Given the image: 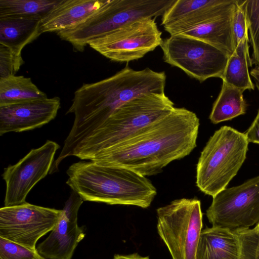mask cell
Wrapping results in <instances>:
<instances>
[{
    "label": "cell",
    "mask_w": 259,
    "mask_h": 259,
    "mask_svg": "<svg viewBox=\"0 0 259 259\" xmlns=\"http://www.w3.org/2000/svg\"><path fill=\"white\" fill-rule=\"evenodd\" d=\"M199 125L194 112L175 107L133 137L90 160L124 167L145 177L155 175L194 150Z\"/></svg>",
    "instance_id": "6da1fadb"
},
{
    "label": "cell",
    "mask_w": 259,
    "mask_h": 259,
    "mask_svg": "<svg viewBox=\"0 0 259 259\" xmlns=\"http://www.w3.org/2000/svg\"><path fill=\"white\" fill-rule=\"evenodd\" d=\"M166 78L164 71L135 70L126 65L110 77L83 84L66 113H73L74 120L53 168L58 170L70 152L123 104L144 93H164Z\"/></svg>",
    "instance_id": "7a4b0ae2"
},
{
    "label": "cell",
    "mask_w": 259,
    "mask_h": 259,
    "mask_svg": "<svg viewBox=\"0 0 259 259\" xmlns=\"http://www.w3.org/2000/svg\"><path fill=\"white\" fill-rule=\"evenodd\" d=\"M66 173V184L83 201L146 208L157 194L146 177L122 167L80 160L72 163Z\"/></svg>",
    "instance_id": "3957f363"
},
{
    "label": "cell",
    "mask_w": 259,
    "mask_h": 259,
    "mask_svg": "<svg viewBox=\"0 0 259 259\" xmlns=\"http://www.w3.org/2000/svg\"><path fill=\"white\" fill-rule=\"evenodd\" d=\"M174 103L164 93L142 94L126 102L102 124L81 141L68 154L92 160L138 134L169 114Z\"/></svg>",
    "instance_id": "277c9868"
},
{
    "label": "cell",
    "mask_w": 259,
    "mask_h": 259,
    "mask_svg": "<svg viewBox=\"0 0 259 259\" xmlns=\"http://www.w3.org/2000/svg\"><path fill=\"white\" fill-rule=\"evenodd\" d=\"M248 142L244 133L223 126L210 137L200 153L196 184L212 197L226 188L243 164Z\"/></svg>",
    "instance_id": "5b68a950"
},
{
    "label": "cell",
    "mask_w": 259,
    "mask_h": 259,
    "mask_svg": "<svg viewBox=\"0 0 259 259\" xmlns=\"http://www.w3.org/2000/svg\"><path fill=\"white\" fill-rule=\"evenodd\" d=\"M175 0H107L79 24L57 32L63 40L82 52L91 41L143 18L162 16Z\"/></svg>",
    "instance_id": "8992f818"
},
{
    "label": "cell",
    "mask_w": 259,
    "mask_h": 259,
    "mask_svg": "<svg viewBox=\"0 0 259 259\" xmlns=\"http://www.w3.org/2000/svg\"><path fill=\"white\" fill-rule=\"evenodd\" d=\"M157 229L172 259H195L203 226L201 202L176 199L156 210Z\"/></svg>",
    "instance_id": "52a82bcc"
},
{
    "label": "cell",
    "mask_w": 259,
    "mask_h": 259,
    "mask_svg": "<svg viewBox=\"0 0 259 259\" xmlns=\"http://www.w3.org/2000/svg\"><path fill=\"white\" fill-rule=\"evenodd\" d=\"M164 61L200 82L222 78L229 56L202 40L181 34L170 35L160 45Z\"/></svg>",
    "instance_id": "ba28073f"
},
{
    "label": "cell",
    "mask_w": 259,
    "mask_h": 259,
    "mask_svg": "<svg viewBox=\"0 0 259 259\" xmlns=\"http://www.w3.org/2000/svg\"><path fill=\"white\" fill-rule=\"evenodd\" d=\"M161 34L155 19L143 18L97 38L88 45L113 61L128 62L160 46Z\"/></svg>",
    "instance_id": "9c48e42d"
},
{
    "label": "cell",
    "mask_w": 259,
    "mask_h": 259,
    "mask_svg": "<svg viewBox=\"0 0 259 259\" xmlns=\"http://www.w3.org/2000/svg\"><path fill=\"white\" fill-rule=\"evenodd\" d=\"M206 214L212 227L234 231L257 225L259 223V176L218 193L212 197Z\"/></svg>",
    "instance_id": "30bf717a"
},
{
    "label": "cell",
    "mask_w": 259,
    "mask_h": 259,
    "mask_svg": "<svg viewBox=\"0 0 259 259\" xmlns=\"http://www.w3.org/2000/svg\"><path fill=\"white\" fill-rule=\"evenodd\" d=\"M62 210L29 203L0 209V237L33 250L57 224Z\"/></svg>",
    "instance_id": "8fae6325"
},
{
    "label": "cell",
    "mask_w": 259,
    "mask_h": 259,
    "mask_svg": "<svg viewBox=\"0 0 259 259\" xmlns=\"http://www.w3.org/2000/svg\"><path fill=\"white\" fill-rule=\"evenodd\" d=\"M56 142L47 140L39 148L32 149L14 165L4 169L2 175L6 184L4 206L26 202V198L33 187L50 173L57 151Z\"/></svg>",
    "instance_id": "7c38bea8"
},
{
    "label": "cell",
    "mask_w": 259,
    "mask_h": 259,
    "mask_svg": "<svg viewBox=\"0 0 259 259\" xmlns=\"http://www.w3.org/2000/svg\"><path fill=\"white\" fill-rule=\"evenodd\" d=\"M83 200L72 191L62 210L59 220L49 235L36 246L45 259H71L85 234L78 225V212Z\"/></svg>",
    "instance_id": "4fadbf2b"
},
{
    "label": "cell",
    "mask_w": 259,
    "mask_h": 259,
    "mask_svg": "<svg viewBox=\"0 0 259 259\" xmlns=\"http://www.w3.org/2000/svg\"><path fill=\"white\" fill-rule=\"evenodd\" d=\"M60 105L54 97L0 105V136L41 127L56 117Z\"/></svg>",
    "instance_id": "5bb4252c"
},
{
    "label": "cell",
    "mask_w": 259,
    "mask_h": 259,
    "mask_svg": "<svg viewBox=\"0 0 259 259\" xmlns=\"http://www.w3.org/2000/svg\"><path fill=\"white\" fill-rule=\"evenodd\" d=\"M107 0H61L41 21L42 33L58 32L83 22Z\"/></svg>",
    "instance_id": "9a60e30c"
},
{
    "label": "cell",
    "mask_w": 259,
    "mask_h": 259,
    "mask_svg": "<svg viewBox=\"0 0 259 259\" xmlns=\"http://www.w3.org/2000/svg\"><path fill=\"white\" fill-rule=\"evenodd\" d=\"M234 13L180 29L170 35L181 34L202 40L230 57L236 48L233 28Z\"/></svg>",
    "instance_id": "2e32d148"
},
{
    "label": "cell",
    "mask_w": 259,
    "mask_h": 259,
    "mask_svg": "<svg viewBox=\"0 0 259 259\" xmlns=\"http://www.w3.org/2000/svg\"><path fill=\"white\" fill-rule=\"evenodd\" d=\"M241 244L236 231L211 227L202 230L195 259H240Z\"/></svg>",
    "instance_id": "e0dca14e"
},
{
    "label": "cell",
    "mask_w": 259,
    "mask_h": 259,
    "mask_svg": "<svg viewBox=\"0 0 259 259\" xmlns=\"http://www.w3.org/2000/svg\"><path fill=\"white\" fill-rule=\"evenodd\" d=\"M41 21L36 17L0 18V44L22 56V49L42 33Z\"/></svg>",
    "instance_id": "ac0fdd59"
},
{
    "label": "cell",
    "mask_w": 259,
    "mask_h": 259,
    "mask_svg": "<svg viewBox=\"0 0 259 259\" xmlns=\"http://www.w3.org/2000/svg\"><path fill=\"white\" fill-rule=\"evenodd\" d=\"M249 37L246 35L237 45L234 53L229 57L223 75V82L243 90H253L248 67L252 66L249 54Z\"/></svg>",
    "instance_id": "d6986e66"
},
{
    "label": "cell",
    "mask_w": 259,
    "mask_h": 259,
    "mask_svg": "<svg viewBox=\"0 0 259 259\" xmlns=\"http://www.w3.org/2000/svg\"><path fill=\"white\" fill-rule=\"evenodd\" d=\"M239 0H205L200 8L181 20L163 26L171 35L175 31L188 26L230 15L233 13Z\"/></svg>",
    "instance_id": "ffe728a7"
},
{
    "label": "cell",
    "mask_w": 259,
    "mask_h": 259,
    "mask_svg": "<svg viewBox=\"0 0 259 259\" xmlns=\"http://www.w3.org/2000/svg\"><path fill=\"white\" fill-rule=\"evenodd\" d=\"M244 91L223 82L221 92L214 102L209 118L214 124L231 120L246 112Z\"/></svg>",
    "instance_id": "44dd1931"
},
{
    "label": "cell",
    "mask_w": 259,
    "mask_h": 259,
    "mask_svg": "<svg viewBox=\"0 0 259 259\" xmlns=\"http://www.w3.org/2000/svg\"><path fill=\"white\" fill-rule=\"evenodd\" d=\"M47 96L22 75L0 78V105L47 98Z\"/></svg>",
    "instance_id": "7402d4cb"
},
{
    "label": "cell",
    "mask_w": 259,
    "mask_h": 259,
    "mask_svg": "<svg viewBox=\"0 0 259 259\" xmlns=\"http://www.w3.org/2000/svg\"><path fill=\"white\" fill-rule=\"evenodd\" d=\"M61 0H0V18L36 17L41 19Z\"/></svg>",
    "instance_id": "603a6c76"
},
{
    "label": "cell",
    "mask_w": 259,
    "mask_h": 259,
    "mask_svg": "<svg viewBox=\"0 0 259 259\" xmlns=\"http://www.w3.org/2000/svg\"><path fill=\"white\" fill-rule=\"evenodd\" d=\"M243 7L252 48V64L259 65V0H244Z\"/></svg>",
    "instance_id": "cb8c5ba5"
},
{
    "label": "cell",
    "mask_w": 259,
    "mask_h": 259,
    "mask_svg": "<svg viewBox=\"0 0 259 259\" xmlns=\"http://www.w3.org/2000/svg\"><path fill=\"white\" fill-rule=\"evenodd\" d=\"M33 250L0 237V259H44Z\"/></svg>",
    "instance_id": "d4e9b609"
},
{
    "label": "cell",
    "mask_w": 259,
    "mask_h": 259,
    "mask_svg": "<svg viewBox=\"0 0 259 259\" xmlns=\"http://www.w3.org/2000/svg\"><path fill=\"white\" fill-rule=\"evenodd\" d=\"M235 231L241 244L240 259H259V231L253 228Z\"/></svg>",
    "instance_id": "484cf974"
},
{
    "label": "cell",
    "mask_w": 259,
    "mask_h": 259,
    "mask_svg": "<svg viewBox=\"0 0 259 259\" xmlns=\"http://www.w3.org/2000/svg\"><path fill=\"white\" fill-rule=\"evenodd\" d=\"M24 61L7 46L0 44V78L15 75Z\"/></svg>",
    "instance_id": "4316f807"
},
{
    "label": "cell",
    "mask_w": 259,
    "mask_h": 259,
    "mask_svg": "<svg viewBox=\"0 0 259 259\" xmlns=\"http://www.w3.org/2000/svg\"><path fill=\"white\" fill-rule=\"evenodd\" d=\"M244 0H239L233 15V28L236 47L238 43L248 35V27L243 7Z\"/></svg>",
    "instance_id": "83f0119b"
},
{
    "label": "cell",
    "mask_w": 259,
    "mask_h": 259,
    "mask_svg": "<svg viewBox=\"0 0 259 259\" xmlns=\"http://www.w3.org/2000/svg\"><path fill=\"white\" fill-rule=\"evenodd\" d=\"M244 134L248 143L259 144V109L251 125Z\"/></svg>",
    "instance_id": "f1b7e54d"
},
{
    "label": "cell",
    "mask_w": 259,
    "mask_h": 259,
    "mask_svg": "<svg viewBox=\"0 0 259 259\" xmlns=\"http://www.w3.org/2000/svg\"><path fill=\"white\" fill-rule=\"evenodd\" d=\"M113 259H149V256H142L137 253L128 255H114Z\"/></svg>",
    "instance_id": "f546056e"
},
{
    "label": "cell",
    "mask_w": 259,
    "mask_h": 259,
    "mask_svg": "<svg viewBox=\"0 0 259 259\" xmlns=\"http://www.w3.org/2000/svg\"><path fill=\"white\" fill-rule=\"evenodd\" d=\"M250 74L253 78L256 87L259 91V65L255 66L251 70Z\"/></svg>",
    "instance_id": "4dcf8cb0"
},
{
    "label": "cell",
    "mask_w": 259,
    "mask_h": 259,
    "mask_svg": "<svg viewBox=\"0 0 259 259\" xmlns=\"http://www.w3.org/2000/svg\"><path fill=\"white\" fill-rule=\"evenodd\" d=\"M256 230L259 231V223L254 227Z\"/></svg>",
    "instance_id": "1f68e13d"
},
{
    "label": "cell",
    "mask_w": 259,
    "mask_h": 259,
    "mask_svg": "<svg viewBox=\"0 0 259 259\" xmlns=\"http://www.w3.org/2000/svg\"><path fill=\"white\" fill-rule=\"evenodd\" d=\"M44 259H45V258H44Z\"/></svg>",
    "instance_id": "d6a6232c"
}]
</instances>
